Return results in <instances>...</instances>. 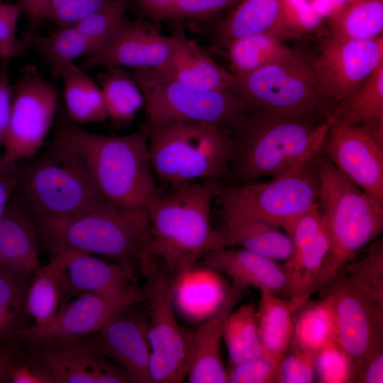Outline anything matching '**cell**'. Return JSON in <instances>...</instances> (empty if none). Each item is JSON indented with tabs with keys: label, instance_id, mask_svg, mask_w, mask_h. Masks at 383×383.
I'll return each instance as SVG.
<instances>
[{
	"label": "cell",
	"instance_id": "1",
	"mask_svg": "<svg viewBox=\"0 0 383 383\" xmlns=\"http://www.w3.org/2000/svg\"><path fill=\"white\" fill-rule=\"evenodd\" d=\"M221 182H194L158 195L146 209L148 255L174 279L209 252L225 247L221 231L211 223L213 201Z\"/></svg>",
	"mask_w": 383,
	"mask_h": 383
},
{
	"label": "cell",
	"instance_id": "2",
	"mask_svg": "<svg viewBox=\"0 0 383 383\" xmlns=\"http://www.w3.org/2000/svg\"><path fill=\"white\" fill-rule=\"evenodd\" d=\"M248 109L231 128L228 175L234 184L274 177L311 162L323 147L330 122Z\"/></svg>",
	"mask_w": 383,
	"mask_h": 383
},
{
	"label": "cell",
	"instance_id": "3",
	"mask_svg": "<svg viewBox=\"0 0 383 383\" xmlns=\"http://www.w3.org/2000/svg\"><path fill=\"white\" fill-rule=\"evenodd\" d=\"M53 144L77 156L103 196L117 206L146 211L159 194L143 128L131 134L110 136L72 126L62 130Z\"/></svg>",
	"mask_w": 383,
	"mask_h": 383
},
{
	"label": "cell",
	"instance_id": "4",
	"mask_svg": "<svg viewBox=\"0 0 383 383\" xmlns=\"http://www.w3.org/2000/svg\"><path fill=\"white\" fill-rule=\"evenodd\" d=\"M39 241L55 254L79 252L139 265L148 262L146 211L109 201L64 217H33Z\"/></svg>",
	"mask_w": 383,
	"mask_h": 383
},
{
	"label": "cell",
	"instance_id": "5",
	"mask_svg": "<svg viewBox=\"0 0 383 383\" xmlns=\"http://www.w3.org/2000/svg\"><path fill=\"white\" fill-rule=\"evenodd\" d=\"M318 208L329 249L311 296L323 291L383 230V205L345 178L327 158L316 164Z\"/></svg>",
	"mask_w": 383,
	"mask_h": 383
},
{
	"label": "cell",
	"instance_id": "6",
	"mask_svg": "<svg viewBox=\"0 0 383 383\" xmlns=\"http://www.w3.org/2000/svg\"><path fill=\"white\" fill-rule=\"evenodd\" d=\"M153 172L171 188L221 182L228 175L233 150L230 129L212 123L175 122L145 125Z\"/></svg>",
	"mask_w": 383,
	"mask_h": 383
},
{
	"label": "cell",
	"instance_id": "7",
	"mask_svg": "<svg viewBox=\"0 0 383 383\" xmlns=\"http://www.w3.org/2000/svg\"><path fill=\"white\" fill-rule=\"evenodd\" d=\"M16 190V199L33 217L72 216L108 201L81 160L55 144L31 165L20 167Z\"/></svg>",
	"mask_w": 383,
	"mask_h": 383
},
{
	"label": "cell",
	"instance_id": "8",
	"mask_svg": "<svg viewBox=\"0 0 383 383\" xmlns=\"http://www.w3.org/2000/svg\"><path fill=\"white\" fill-rule=\"evenodd\" d=\"M131 73L144 97L145 125L207 123L231 130L249 109L233 90L196 89L156 69L133 70Z\"/></svg>",
	"mask_w": 383,
	"mask_h": 383
},
{
	"label": "cell",
	"instance_id": "9",
	"mask_svg": "<svg viewBox=\"0 0 383 383\" xmlns=\"http://www.w3.org/2000/svg\"><path fill=\"white\" fill-rule=\"evenodd\" d=\"M311 162L267 182L222 186V211L265 221L291 236L297 220L318 204L319 179Z\"/></svg>",
	"mask_w": 383,
	"mask_h": 383
},
{
	"label": "cell",
	"instance_id": "10",
	"mask_svg": "<svg viewBox=\"0 0 383 383\" xmlns=\"http://www.w3.org/2000/svg\"><path fill=\"white\" fill-rule=\"evenodd\" d=\"M141 272L146 278L143 301L148 306L151 381L183 382L191 362L194 331L180 326L174 316L173 278L154 261Z\"/></svg>",
	"mask_w": 383,
	"mask_h": 383
},
{
	"label": "cell",
	"instance_id": "11",
	"mask_svg": "<svg viewBox=\"0 0 383 383\" xmlns=\"http://www.w3.org/2000/svg\"><path fill=\"white\" fill-rule=\"evenodd\" d=\"M233 91L250 109L287 116H313L328 103L316 91L301 56L237 77Z\"/></svg>",
	"mask_w": 383,
	"mask_h": 383
},
{
	"label": "cell",
	"instance_id": "12",
	"mask_svg": "<svg viewBox=\"0 0 383 383\" xmlns=\"http://www.w3.org/2000/svg\"><path fill=\"white\" fill-rule=\"evenodd\" d=\"M57 101L53 85L35 68H26L13 89L11 114L3 143L0 170L13 168L38 152L52 126Z\"/></svg>",
	"mask_w": 383,
	"mask_h": 383
},
{
	"label": "cell",
	"instance_id": "13",
	"mask_svg": "<svg viewBox=\"0 0 383 383\" xmlns=\"http://www.w3.org/2000/svg\"><path fill=\"white\" fill-rule=\"evenodd\" d=\"M323 290L331 297L336 339L355 363L357 382L367 362L383 350V306L343 271Z\"/></svg>",
	"mask_w": 383,
	"mask_h": 383
},
{
	"label": "cell",
	"instance_id": "14",
	"mask_svg": "<svg viewBox=\"0 0 383 383\" xmlns=\"http://www.w3.org/2000/svg\"><path fill=\"white\" fill-rule=\"evenodd\" d=\"M383 62L382 36L365 40H339L328 37L309 64L320 97L342 103L349 99Z\"/></svg>",
	"mask_w": 383,
	"mask_h": 383
},
{
	"label": "cell",
	"instance_id": "15",
	"mask_svg": "<svg viewBox=\"0 0 383 383\" xmlns=\"http://www.w3.org/2000/svg\"><path fill=\"white\" fill-rule=\"evenodd\" d=\"M323 145L328 159L349 181L383 205V146L365 130L331 120Z\"/></svg>",
	"mask_w": 383,
	"mask_h": 383
},
{
	"label": "cell",
	"instance_id": "16",
	"mask_svg": "<svg viewBox=\"0 0 383 383\" xmlns=\"http://www.w3.org/2000/svg\"><path fill=\"white\" fill-rule=\"evenodd\" d=\"M135 302L112 315L90 339L103 355L116 364L131 382H152L146 311Z\"/></svg>",
	"mask_w": 383,
	"mask_h": 383
},
{
	"label": "cell",
	"instance_id": "17",
	"mask_svg": "<svg viewBox=\"0 0 383 383\" xmlns=\"http://www.w3.org/2000/svg\"><path fill=\"white\" fill-rule=\"evenodd\" d=\"M26 345L54 383L131 382L116 364L96 350L89 335L71 340Z\"/></svg>",
	"mask_w": 383,
	"mask_h": 383
},
{
	"label": "cell",
	"instance_id": "18",
	"mask_svg": "<svg viewBox=\"0 0 383 383\" xmlns=\"http://www.w3.org/2000/svg\"><path fill=\"white\" fill-rule=\"evenodd\" d=\"M143 299V295L83 294L67 304L48 325L28 327L18 338L29 345L84 338L99 331L121 309Z\"/></svg>",
	"mask_w": 383,
	"mask_h": 383
},
{
	"label": "cell",
	"instance_id": "19",
	"mask_svg": "<svg viewBox=\"0 0 383 383\" xmlns=\"http://www.w3.org/2000/svg\"><path fill=\"white\" fill-rule=\"evenodd\" d=\"M175 47V36L164 35L140 21H128L104 48L87 57L86 70L96 67L162 70Z\"/></svg>",
	"mask_w": 383,
	"mask_h": 383
},
{
	"label": "cell",
	"instance_id": "20",
	"mask_svg": "<svg viewBox=\"0 0 383 383\" xmlns=\"http://www.w3.org/2000/svg\"><path fill=\"white\" fill-rule=\"evenodd\" d=\"M135 272L131 263L110 262L94 255L70 252L65 275L70 296L143 295L136 285Z\"/></svg>",
	"mask_w": 383,
	"mask_h": 383
},
{
	"label": "cell",
	"instance_id": "21",
	"mask_svg": "<svg viewBox=\"0 0 383 383\" xmlns=\"http://www.w3.org/2000/svg\"><path fill=\"white\" fill-rule=\"evenodd\" d=\"M247 289L232 283L217 311L194 331L192 355L187 377L189 382H228L221 353L223 327L226 318L245 295Z\"/></svg>",
	"mask_w": 383,
	"mask_h": 383
},
{
	"label": "cell",
	"instance_id": "22",
	"mask_svg": "<svg viewBox=\"0 0 383 383\" xmlns=\"http://www.w3.org/2000/svg\"><path fill=\"white\" fill-rule=\"evenodd\" d=\"M206 266L223 272L232 283L244 288L255 287L274 294L287 296V277L283 265L243 248L223 247L203 257Z\"/></svg>",
	"mask_w": 383,
	"mask_h": 383
},
{
	"label": "cell",
	"instance_id": "23",
	"mask_svg": "<svg viewBox=\"0 0 383 383\" xmlns=\"http://www.w3.org/2000/svg\"><path fill=\"white\" fill-rule=\"evenodd\" d=\"M33 216L16 200L0 217V267L33 277L40 269Z\"/></svg>",
	"mask_w": 383,
	"mask_h": 383
},
{
	"label": "cell",
	"instance_id": "24",
	"mask_svg": "<svg viewBox=\"0 0 383 383\" xmlns=\"http://www.w3.org/2000/svg\"><path fill=\"white\" fill-rule=\"evenodd\" d=\"M175 47L162 69L170 77L188 87L204 91L233 90L237 77L220 66L183 30L174 33Z\"/></svg>",
	"mask_w": 383,
	"mask_h": 383
},
{
	"label": "cell",
	"instance_id": "25",
	"mask_svg": "<svg viewBox=\"0 0 383 383\" xmlns=\"http://www.w3.org/2000/svg\"><path fill=\"white\" fill-rule=\"evenodd\" d=\"M225 247L238 246L275 261L293 255L291 238L280 228L250 216L222 211Z\"/></svg>",
	"mask_w": 383,
	"mask_h": 383
},
{
	"label": "cell",
	"instance_id": "26",
	"mask_svg": "<svg viewBox=\"0 0 383 383\" xmlns=\"http://www.w3.org/2000/svg\"><path fill=\"white\" fill-rule=\"evenodd\" d=\"M70 257V252L55 253L53 259L30 279L26 296L29 327L48 325L67 304L70 294L65 272Z\"/></svg>",
	"mask_w": 383,
	"mask_h": 383
},
{
	"label": "cell",
	"instance_id": "27",
	"mask_svg": "<svg viewBox=\"0 0 383 383\" xmlns=\"http://www.w3.org/2000/svg\"><path fill=\"white\" fill-rule=\"evenodd\" d=\"M227 292L217 271L206 266H195L173 279L174 304L193 320L213 316L222 305Z\"/></svg>",
	"mask_w": 383,
	"mask_h": 383
},
{
	"label": "cell",
	"instance_id": "28",
	"mask_svg": "<svg viewBox=\"0 0 383 383\" xmlns=\"http://www.w3.org/2000/svg\"><path fill=\"white\" fill-rule=\"evenodd\" d=\"M326 116L365 130L383 146V62L349 99Z\"/></svg>",
	"mask_w": 383,
	"mask_h": 383
},
{
	"label": "cell",
	"instance_id": "29",
	"mask_svg": "<svg viewBox=\"0 0 383 383\" xmlns=\"http://www.w3.org/2000/svg\"><path fill=\"white\" fill-rule=\"evenodd\" d=\"M296 311L290 299H284L270 291H260L257 316L263 353L279 364L290 345Z\"/></svg>",
	"mask_w": 383,
	"mask_h": 383
},
{
	"label": "cell",
	"instance_id": "30",
	"mask_svg": "<svg viewBox=\"0 0 383 383\" xmlns=\"http://www.w3.org/2000/svg\"><path fill=\"white\" fill-rule=\"evenodd\" d=\"M231 72L237 77L270 65L297 58L296 54L280 38L262 33L236 39L226 46Z\"/></svg>",
	"mask_w": 383,
	"mask_h": 383
},
{
	"label": "cell",
	"instance_id": "31",
	"mask_svg": "<svg viewBox=\"0 0 383 383\" xmlns=\"http://www.w3.org/2000/svg\"><path fill=\"white\" fill-rule=\"evenodd\" d=\"M282 15V0H243L218 25L223 46L245 36L262 33L275 35Z\"/></svg>",
	"mask_w": 383,
	"mask_h": 383
},
{
	"label": "cell",
	"instance_id": "32",
	"mask_svg": "<svg viewBox=\"0 0 383 383\" xmlns=\"http://www.w3.org/2000/svg\"><path fill=\"white\" fill-rule=\"evenodd\" d=\"M331 38L365 40L382 36L383 0H348L333 9L328 18Z\"/></svg>",
	"mask_w": 383,
	"mask_h": 383
},
{
	"label": "cell",
	"instance_id": "33",
	"mask_svg": "<svg viewBox=\"0 0 383 383\" xmlns=\"http://www.w3.org/2000/svg\"><path fill=\"white\" fill-rule=\"evenodd\" d=\"M335 338V314L328 294L316 301L308 299L294 312L289 346L315 355Z\"/></svg>",
	"mask_w": 383,
	"mask_h": 383
},
{
	"label": "cell",
	"instance_id": "34",
	"mask_svg": "<svg viewBox=\"0 0 383 383\" xmlns=\"http://www.w3.org/2000/svg\"><path fill=\"white\" fill-rule=\"evenodd\" d=\"M63 95L70 117L80 124L99 123L108 118L99 86L74 62L62 72Z\"/></svg>",
	"mask_w": 383,
	"mask_h": 383
},
{
	"label": "cell",
	"instance_id": "35",
	"mask_svg": "<svg viewBox=\"0 0 383 383\" xmlns=\"http://www.w3.org/2000/svg\"><path fill=\"white\" fill-rule=\"evenodd\" d=\"M329 249L328 235L323 228L316 240L293 253L283 267L287 277V296L296 310L311 296L312 287Z\"/></svg>",
	"mask_w": 383,
	"mask_h": 383
},
{
	"label": "cell",
	"instance_id": "36",
	"mask_svg": "<svg viewBox=\"0 0 383 383\" xmlns=\"http://www.w3.org/2000/svg\"><path fill=\"white\" fill-rule=\"evenodd\" d=\"M28 43L36 48L54 77L81 57H89L96 47L75 26H60L43 36H28Z\"/></svg>",
	"mask_w": 383,
	"mask_h": 383
},
{
	"label": "cell",
	"instance_id": "37",
	"mask_svg": "<svg viewBox=\"0 0 383 383\" xmlns=\"http://www.w3.org/2000/svg\"><path fill=\"white\" fill-rule=\"evenodd\" d=\"M222 337L228 353L227 368L262 355L257 308L247 304L233 310L224 322Z\"/></svg>",
	"mask_w": 383,
	"mask_h": 383
},
{
	"label": "cell",
	"instance_id": "38",
	"mask_svg": "<svg viewBox=\"0 0 383 383\" xmlns=\"http://www.w3.org/2000/svg\"><path fill=\"white\" fill-rule=\"evenodd\" d=\"M33 277L0 267V346L30 326L26 296Z\"/></svg>",
	"mask_w": 383,
	"mask_h": 383
},
{
	"label": "cell",
	"instance_id": "39",
	"mask_svg": "<svg viewBox=\"0 0 383 383\" xmlns=\"http://www.w3.org/2000/svg\"><path fill=\"white\" fill-rule=\"evenodd\" d=\"M108 118L121 123L131 121L144 105V97L131 72L123 67H108L98 75Z\"/></svg>",
	"mask_w": 383,
	"mask_h": 383
},
{
	"label": "cell",
	"instance_id": "40",
	"mask_svg": "<svg viewBox=\"0 0 383 383\" xmlns=\"http://www.w3.org/2000/svg\"><path fill=\"white\" fill-rule=\"evenodd\" d=\"M127 7L128 0H109L74 26L94 43L98 52L116 36L128 21Z\"/></svg>",
	"mask_w": 383,
	"mask_h": 383
},
{
	"label": "cell",
	"instance_id": "41",
	"mask_svg": "<svg viewBox=\"0 0 383 383\" xmlns=\"http://www.w3.org/2000/svg\"><path fill=\"white\" fill-rule=\"evenodd\" d=\"M383 306V240L370 243L365 255L342 270Z\"/></svg>",
	"mask_w": 383,
	"mask_h": 383
},
{
	"label": "cell",
	"instance_id": "42",
	"mask_svg": "<svg viewBox=\"0 0 383 383\" xmlns=\"http://www.w3.org/2000/svg\"><path fill=\"white\" fill-rule=\"evenodd\" d=\"M316 377L321 383L356 382L354 362L336 338L319 349L314 357Z\"/></svg>",
	"mask_w": 383,
	"mask_h": 383
},
{
	"label": "cell",
	"instance_id": "43",
	"mask_svg": "<svg viewBox=\"0 0 383 383\" xmlns=\"http://www.w3.org/2000/svg\"><path fill=\"white\" fill-rule=\"evenodd\" d=\"M282 19L275 35L295 38L315 29L320 23L321 14L315 0H282Z\"/></svg>",
	"mask_w": 383,
	"mask_h": 383
},
{
	"label": "cell",
	"instance_id": "44",
	"mask_svg": "<svg viewBox=\"0 0 383 383\" xmlns=\"http://www.w3.org/2000/svg\"><path fill=\"white\" fill-rule=\"evenodd\" d=\"M238 0H168L150 16L158 20L206 18L215 16Z\"/></svg>",
	"mask_w": 383,
	"mask_h": 383
},
{
	"label": "cell",
	"instance_id": "45",
	"mask_svg": "<svg viewBox=\"0 0 383 383\" xmlns=\"http://www.w3.org/2000/svg\"><path fill=\"white\" fill-rule=\"evenodd\" d=\"M279 364L265 354L226 369L231 383L277 382Z\"/></svg>",
	"mask_w": 383,
	"mask_h": 383
},
{
	"label": "cell",
	"instance_id": "46",
	"mask_svg": "<svg viewBox=\"0 0 383 383\" xmlns=\"http://www.w3.org/2000/svg\"><path fill=\"white\" fill-rule=\"evenodd\" d=\"M315 355L289 346L279 367L277 382L311 383L316 379Z\"/></svg>",
	"mask_w": 383,
	"mask_h": 383
},
{
	"label": "cell",
	"instance_id": "47",
	"mask_svg": "<svg viewBox=\"0 0 383 383\" xmlns=\"http://www.w3.org/2000/svg\"><path fill=\"white\" fill-rule=\"evenodd\" d=\"M22 11L17 4H9L0 0V48L4 58L19 55L28 43L18 40L16 36V27Z\"/></svg>",
	"mask_w": 383,
	"mask_h": 383
},
{
	"label": "cell",
	"instance_id": "48",
	"mask_svg": "<svg viewBox=\"0 0 383 383\" xmlns=\"http://www.w3.org/2000/svg\"><path fill=\"white\" fill-rule=\"evenodd\" d=\"M20 356L11 365L7 379L10 383H54L42 364L23 343Z\"/></svg>",
	"mask_w": 383,
	"mask_h": 383
},
{
	"label": "cell",
	"instance_id": "49",
	"mask_svg": "<svg viewBox=\"0 0 383 383\" xmlns=\"http://www.w3.org/2000/svg\"><path fill=\"white\" fill-rule=\"evenodd\" d=\"M323 228V221L318 204L303 214L296 222L290 236L294 252L299 251L313 242Z\"/></svg>",
	"mask_w": 383,
	"mask_h": 383
},
{
	"label": "cell",
	"instance_id": "50",
	"mask_svg": "<svg viewBox=\"0 0 383 383\" xmlns=\"http://www.w3.org/2000/svg\"><path fill=\"white\" fill-rule=\"evenodd\" d=\"M109 0H72L48 18L60 26H74L104 5Z\"/></svg>",
	"mask_w": 383,
	"mask_h": 383
},
{
	"label": "cell",
	"instance_id": "51",
	"mask_svg": "<svg viewBox=\"0 0 383 383\" xmlns=\"http://www.w3.org/2000/svg\"><path fill=\"white\" fill-rule=\"evenodd\" d=\"M9 60L0 65V145H3L9 124L13 101V89L9 80Z\"/></svg>",
	"mask_w": 383,
	"mask_h": 383
},
{
	"label": "cell",
	"instance_id": "52",
	"mask_svg": "<svg viewBox=\"0 0 383 383\" xmlns=\"http://www.w3.org/2000/svg\"><path fill=\"white\" fill-rule=\"evenodd\" d=\"M19 176V164L9 170H0V217L4 213L11 196L16 190Z\"/></svg>",
	"mask_w": 383,
	"mask_h": 383
},
{
	"label": "cell",
	"instance_id": "53",
	"mask_svg": "<svg viewBox=\"0 0 383 383\" xmlns=\"http://www.w3.org/2000/svg\"><path fill=\"white\" fill-rule=\"evenodd\" d=\"M24 344L18 338L0 346V383L8 382L7 374L11 365L21 354Z\"/></svg>",
	"mask_w": 383,
	"mask_h": 383
},
{
	"label": "cell",
	"instance_id": "54",
	"mask_svg": "<svg viewBox=\"0 0 383 383\" xmlns=\"http://www.w3.org/2000/svg\"><path fill=\"white\" fill-rule=\"evenodd\" d=\"M22 13H25L30 26L35 28L47 19L51 0H16Z\"/></svg>",
	"mask_w": 383,
	"mask_h": 383
},
{
	"label": "cell",
	"instance_id": "55",
	"mask_svg": "<svg viewBox=\"0 0 383 383\" xmlns=\"http://www.w3.org/2000/svg\"><path fill=\"white\" fill-rule=\"evenodd\" d=\"M357 382H383V350L372 356L365 364L358 377Z\"/></svg>",
	"mask_w": 383,
	"mask_h": 383
},
{
	"label": "cell",
	"instance_id": "56",
	"mask_svg": "<svg viewBox=\"0 0 383 383\" xmlns=\"http://www.w3.org/2000/svg\"><path fill=\"white\" fill-rule=\"evenodd\" d=\"M140 6L148 14H151L153 11L163 5L168 0H137Z\"/></svg>",
	"mask_w": 383,
	"mask_h": 383
},
{
	"label": "cell",
	"instance_id": "57",
	"mask_svg": "<svg viewBox=\"0 0 383 383\" xmlns=\"http://www.w3.org/2000/svg\"><path fill=\"white\" fill-rule=\"evenodd\" d=\"M0 57H1V59L4 58V52H3V51H2V50L1 48H0Z\"/></svg>",
	"mask_w": 383,
	"mask_h": 383
},
{
	"label": "cell",
	"instance_id": "58",
	"mask_svg": "<svg viewBox=\"0 0 383 383\" xmlns=\"http://www.w3.org/2000/svg\"><path fill=\"white\" fill-rule=\"evenodd\" d=\"M0 160H1V156H0Z\"/></svg>",
	"mask_w": 383,
	"mask_h": 383
}]
</instances>
